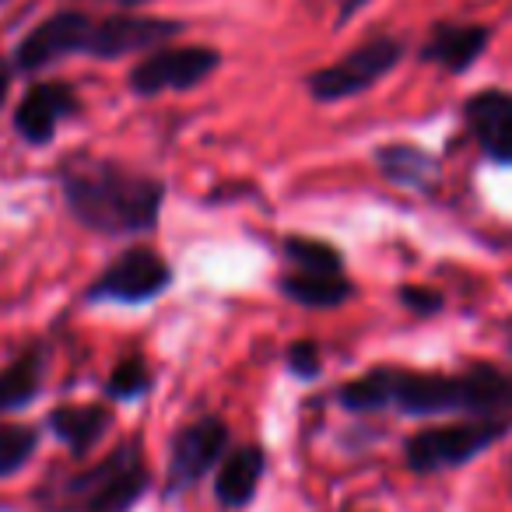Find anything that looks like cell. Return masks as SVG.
Returning <instances> with one entry per match:
<instances>
[{
	"label": "cell",
	"instance_id": "1",
	"mask_svg": "<svg viewBox=\"0 0 512 512\" xmlns=\"http://www.w3.org/2000/svg\"><path fill=\"white\" fill-rule=\"evenodd\" d=\"M64 200L85 228L102 235H137L155 228L165 186L155 176L127 172L116 162H85L64 172Z\"/></svg>",
	"mask_w": 512,
	"mask_h": 512
},
{
	"label": "cell",
	"instance_id": "2",
	"mask_svg": "<svg viewBox=\"0 0 512 512\" xmlns=\"http://www.w3.org/2000/svg\"><path fill=\"white\" fill-rule=\"evenodd\" d=\"M390 407L414 418L432 414H481L491 418L498 411H512V376L477 365L467 376H432V372H400L393 369Z\"/></svg>",
	"mask_w": 512,
	"mask_h": 512
},
{
	"label": "cell",
	"instance_id": "3",
	"mask_svg": "<svg viewBox=\"0 0 512 512\" xmlns=\"http://www.w3.org/2000/svg\"><path fill=\"white\" fill-rule=\"evenodd\" d=\"M144 491H148V467L141 460V449L130 442L88 467L85 474L67 477L64 484L57 481L46 498L57 512H127Z\"/></svg>",
	"mask_w": 512,
	"mask_h": 512
},
{
	"label": "cell",
	"instance_id": "4",
	"mask_svg": "<svg viewBox=\"0 0 512 512\" xmlns=\"http://www.w3.org/2000/svg\"><path fill=\"white\" fill-rule=\"evenodd\" d=\"M404 60V43L390 36L369 39L365 46L351 50L344 60L323 67V71H313L306 78V88L316 102H341L351 99V95L369 92L376 81H383L393 67Z\"/></svg>",
	"mask_w": 512,
	"mask_h": 512
},
{
	"label": "cell",
	"instance_id": "5",
	"mask_svg": "<svg viewBox=\"0 0 512 512\" xmlns=\"http://www.w3.org/2000/svg\"><path fill=\"white\" fill-rule=\"evenodd\" d=\"M505 418H481L467 421V425H449V428H425L407 442V467L418 474H435V470L463 467L477 453L495 446L505 432H509Z\"/></svg>",
	"mask_w": 512,
	"mask_h": 512
},
{
	"label": "cell",
	"instance_id": "6",
	"mask_svg": "<svg viewBox=\"0 0 512 512\" xmlns=\"http://www.w3.org/2000/svg\"><path fill=\"white\" fill-rule=\"evenodd\" d=\"M172 267L165 264L155 249H130L92 285V302H120V306H144L169 292Z\"/></svg>",
	"mask_w": 512,
	"mask_h": 512
},
{
	"label": "cell",
	"instance_id": "7",
	"mask_svg": "<svg viewBox=\"0 0 512 512\" xmlns=\"http://www.w3.org/2000/svg\"><path fill=\"white\" fill-rule=\"evenodd\" d=\"M221 67V53L211 46H172V50L151 53L130 71V88L137 95L186 92V88L207 81Z\"/></svg>",
	"mask_w": 512,
	"mask_h": 512
},
{
	"label": "cell",
	"instance_id": "8",
	"mask_svg": "<svg viewBox=\"0 0 512 512\" xmlns=\"http://www.w3.org/2000/svg\"><path fill=\"white\" fill-rule=\"evenodd\" d=\"M95 22L81 11H60V15L39 22L29 36L18 43L15 67L18 71H43V67L57 64L74 53H88L92 46Z\"/></svg>",
	"mask_w": 512,
	"mask_h": 512
},
{
	"label": "cell",
	"instance_id": "9",
	"mask_svg": "<svg viewBox=\"0 0 512 512\" xmlns=\"http://www.w3.org/2000/svg\"><path fill=\"white\" fill-rule=\"evenodd\" d=\"M179 32H183V25L169 22V18L113 15V18L95 22L88 53L99 57V60L130 57V53H144V50H155V46H162V43H172Z\"/></svg>",
	"mask_w": 512,
	"mask_h": 512
},
{
	"label": "cell",
	"instance_id": "10",
	"mask_svg": "<svg viewBox=\"0 0 512 512\" xmlns=\"http://www.w3.org/2000/svg\"><path fill=\"white\" fill-rule=\"evenodd\" d=\"M228 449V428L218 418H200L179 428L169 446V481L172 488L197 484Z\"/></svg>",
	"mask_w": 512,
	"mask_h": 512
},
{
	"label": "cell",
	"instance_id": "11",
	"mask_svg": "<svg viewBox=\"0 0 512 512\" xmlns=\"http://www.w3.org/2000/svg\"><path fill=\"white\" fill-rule=\"evenodd\" d=\"M78 109V95L71 85L60 81H43L25 92V99L15 109V130L29 144H50L57 127Z\"/></svg>",
	"mask_w": 512,
	"mask_h": 512
},
{
	"label": "cell",
	"instance_id": "12",
	"mask_svg": "<svg viewBox=\"0 0 512 512\" xmlns=\"http://www.w3.org/2000/svg\"><path fill=\"white\" fill-rule=\"evenodd\" d=\"M467 127L481 151L495 162L512 165V95L509 92H481L463 109Z\"/></svg>",
	"mask_w": 512,
	"mask_h": 512
},
{
	"label": "cell",
	"instance_id": "13",
	"mask_svg": "<svg viewBox=\"0 0 512 512\" xmlns=\"http://www.w3.org/2000/svg\"><path fill=\"white\" fill-rule=\"evenodd\" d=\"M491 32L484 25H439L425 46H421V60L425 64H439L442 71L463 74L474 67V60L488 50Z\"/></svg>",
	"mask_w": 512,
	"mask_h": 512
},
{
	"label": "cell",
	"instance_id": "14",
	"mask_svg": "<svg viewBox=\"0 0 512 512\" xmlns=\"http://www.w3.org/2000/svg\"><path fill=\"white\" fill-rule=\"evenodd\" d=\"M372 158H376V169L383 172L390 183L404 186V190L432 193L442 179L439 158L414 148V144H383Z\"/></svg>",
	"mask_w": 512,
	"mask_h": 512
},
{
	"label": "cell",
	"instance_id": "15",
	"mask_svg": "<svg viewBox=\"0 0 512 512\" xmlns=\"http://www.w3.org/2000/svg\"><path fill=\"white\" fill-rule=\"evenodd\" d=\"M264 449L260 446H239L218 470V481H214V495L225 509H242V505L253 502L256 488H260V477H264Z\"/></svg>",
	"mask_w": 512,
	"mask_h": 512
},
{
	"label": "cell",
	"instance_id": "16",
	"mask_svg": "<svg viewBox=\"0 0 512 512\" xmlns=\"http://www.w3.org/2000/svg\"><path fill=\"white\" fill-rule=\"evenodd\" d=\"M50 428L74 456H85L109 432V411L102 404H64L50 414Z\"/></svg>",
	"mask_w": 512,
	"mask_h": 512
},
{
	"label": "cell",
	"instance_id": "17",
	"mask_svg": "<svg viewBox=\"0 0 512 512\" xmlns=\"http://www.w3.org/2000/svg\"><path fill=\"white\" fill-rule=\"evenodd\" d=\"M43 376H46V351L43 348H29L8 365L0 369V414L22 411L43 390Z\"/></svg>",
	"mask_w": 512,
	"mask_h": 512
},
{
	"label": "cell",
	"instance_id": "18",
	"mask_svg": "<svg viewBox=\"0 0 512 512\" xmlns=\"http://www.w3.org/2000/svg\"><path fill=\"white\" fill-rule=\"evenodd\" d=\"M281 292L306 309H334L351 299V281L344 274H306L292 271L281 278Z\"/></svg>",
	"mask_w": 512,
	"mask_h": 512
},
{
	"label": "cell",
	"instance_id": "19",
	"mask_svg": "<svg viewBox=\"0 0 512 512\" xmlns=\"http://www.w3.org/2000/svg\"><path fill=\"white\" fill-rule=\"evenodd\" d=\"M285 256L295 271L306 274H344V256L337 253L330 242L306 239V235H292L285 239Z\"/></svg>",
	"mask_w": 512,
	"mask_h": 512
},
{
	"label": "cell",
	"instance_id": "20",
	"mask_svg": "<svg viewBox=\"0 0 512 512\" xmlns=\"http://www.w3.org/2000/svg\"><path fill=\"white\" fill-rule=\"evenodd\" d=\"M393 397V369H376L362 379H351L341 386L337 400L348 411H379V407H390Z\"/></svg>",
	"mask_w": 512,
	"mask_h": 512
},
{
	"label": "cell",
	"instance_id": "21",
	"mask_svg": "<svg viewBox=\"0 0 512 512\" xmlns=\"http://www.w3.org/2000/svg\"><path fill=\"white\" fill-rule=\"evenodd\" d=\"M39 446L36 428L22 425H0V477H11L32 460Z\"/></svg>",
	"mask_w": 512,
	"mask_h": 512
},
{
	"label": "cell",
	"instance_id": "22",
	"mask_svg": "<svg viewBox=\"0 0 512 512\" xmlns=\"http://www.w3.org/2000/svg\"><path fill=\"white\" fill-rule=\"evenodd\" d=\"M151 386V372L141 358H127L113 369L106 383V397H116V400H130V397H141L144 390Z\"/></svg>",
	"mask_w": 512,
	"mask_h": 512
},
{
	"label": "cell",
	"instance_id": "23",
	"mask_svg": "<svg viewBox=\"0 0 512 512\" xmlns=\"http://www.w3.org/2000/svg\"><path fill=\"white\" fill-rule=\"evenodd\" d=\"M285 362L299 379L320 376V348H316V341H295L292 348H288Z\"/></svg>",
	"mask_w": 512,
	"mask_h": 512
},
{
	"label": "cell",
	"instance_id": "24",
	"mask_svg": "<svg viewBox=\"0 0 512 512\" xmlns=\"http://www.w3.org/2000/svg\"><path fill=\"white\" fill-rule=\"evenodd\" d=\"M400 302H404V306L411 309V313H418V316H432V313H439V309H442V295L428 292V288H421V285L400 288Z\"/></svg>",
	"mask_w": 512,
	"mask_h": 512
},
{
	"label": "cell",
	"instance_id": "25",
	"mask_svg": "<svg viewBox=\"0 0 512 512\" xmlns=\"http://www.w3.org/2000/svg\"><path fill=\"white\" fill-rule=\"evenodd\" d=\"M369 4H372V0H341V8H337V29H341V25H348L351 18H355L362 8H369Z\"/></svg>",
	"mask_w": 512,
	"mask_h": 512
},
{
	"label": "cell",
	"instance_id": "26",
	"mask_svg": "<svg viewBox=\"0 0 512 512\" xmlns=\"http://www.w3.org/2000/svg\"><path fill=\"white\" fill-rule=\"evenodd\" d=\"M8 85H11V71H8V64L0 60V106H4V99H8Z\"/></svg>",
	"mask_w": 512,
	"mask_h": 512
},
{
	"label": "cell",
	"instance_id": "27",
	"mask_svg": "<svg viewBox=\"0 0 512 512\" xmlns=\"http://www.w3.org/2000/svg\"><path fill=\"white\" fill-rule=\"evenodd\" d=\"M113 4H144V0H113Z\"/></svg>",
	"mask_w": 512,
	"mask_h": 512
},
{
	"label": "cell",
	"instance_id": "28",
	"mask_svg": "<svg viewBox=\"0 0 512 512\" xmlns=\"http://www.w3.org/2000/svg\"><path fill=\"white\" fill-rule=\"evenodd\" d=\"M0 4H4V0H0Z\"/></svg>",
	"mask_w": 512,
	"mask_h": 512
}]
</instances>
